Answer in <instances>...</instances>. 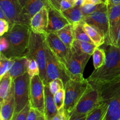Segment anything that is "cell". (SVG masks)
<instances>
[{"label": "cell", "instance_id": "cell-2", "mask_svg": "<svg viewBox=\"0 0 120 120\" xmlns=\"http://www.w3.org/2000/svg\"><path fill=\"white\" fill-rule=\"evenodd\" d=\"M30 31V26L24 23H15L3 35L10 43L12 59L26 56Z\"/></svg>", "mask_w": 120, "mask_h": 120}, {"label": "cell", "instance_id": "cell-33", "mask_svg": "<svg viewBox=\"0 0 120 120\" xmlns=\"http://www.w3.org/2000/svg\"><path fill=\"white\" fill-rule=\"evenodd\" d=\"M64 100H65V91L64 89L59 90L54 95V101L56 104L57 110H60L64 107Z\"/></svg>", "mask_w": 120, "mask_h": 120}, {"label": "cell", "instance_id": "cell-36", "mask_svg": "<svg viewBox=\"0 0 120 120\" xmlns=\"http://www.w3.org/2000/svg\"><path fill=\"white\" fill-rule=\"evenodd\" d=\"M43 115L45 114L41 113L38 110L31 107L26 120H39Z\"/></svg>", "mask_w": 120, "mask_h": 120}, {"label": "cell", "instance_id": "cell-46", "mask_svg": "<svg viewBox=\"0 0 120 120\" xmlns=\"http://www.w3.org/2000/svg\"><path fill=\"white\" fill-rule=\"evenodd\" d=\"M28 1V0H19L20 3H21V5L22 6V7H24V5L26 4V3Z\"/></svg>", "mask_w": 120, "mask_h": 120}, {"label": "cell", "instance_id": "cell-10", "mask_svg": "<svg viewBox=\"0 0 120 120\" xmlns=\"http://www.w3.org/2000/svg\"><path fill=\"white\" fill-rule=\"evenodd\" d=\"M30 103L31 107L45 114V84L39 75L30 78Z\"/></svg>", "mask_w": 120, "mask_h": 120}, {"label": "cell", "instance_id": "cell-18", "mask_svg": "<svg viewBox=\"0 0 120 120\" xmlns=\"http://www.w3.org/2000/svg\"><path fill=\"white\" fill-rule=\"evenodd\" d=\"M1 104V120H11L15 112L14 83L12 82L10 91L7 98L0 103Z\"/></svg>", "mask_w": 120, "mask_h": 120}, {"label": "cell", "instance_id": "cell-15", "mask_svg": "<svg viewBox=\"0 0 120 120\" xmlns=\"http://www.w3.org/2000/svg\"><path fill=\"white\" fill-rule=\"evenodd\" d=\"M83 21L98 27L105 34L106 36L109 28L107 5L102 8L101 9L97 11L85 16Z\"/></svg>", "mask_w": 120, "mask_h": 120}, {"label": "cell", "instance_id": "cell-47", "mask_svg": "<svg viewBox=\"0 0 120 120\" xmlns=\"http://www.w3.org/2000/svg\"><path fill=\"white\" fill-rule=\"evenodd\" d=\"M86 117H87V116H85V117H81V118H76V119H75L74 120H86Z\"/></svg>", "mask_w": 120, "mask_h": 120}, {"label": "cell", "instance_id": "cell-28", "mask_svg": "<svg viewBox=\"0 0 120 120\" xmlns=\"http://www.w3.org/2000/svg\"><path fill=\"white\" fill-rule=\"evenodd\" d=\"M73 32L75 40L93 43L87 34L84 31L82 22L78 24L73 25Z\"/></svg>", "mask_w": 120, "mask_h": 120}, {"label": "cell", "instance_id": "cell-42", "mask_svg": "<svg viewBox=\"0 0 120 120\" xmlns=\"http://www.w3.org/2000/svg\"><path fill=\"white\" fill-rule=\"evenodd\" d=\"M120 120V108L112 116H111V117L109 118H108L107 120Z\"/></svg>", "mask_w": 120, "mask_h": 120}, {"label": "cell", "instance_id": "cell-12", "mask_svg": "<svg viewBox=\"0 0 120 120\" xmlns=\"http://www.w3.org/2000/svg\"><path fill=\"white\" fill-rule=\"evenodd\" d=\"M0 8L5 14L10 28L15 23L25 24L19 0H0Z\"/></svg>", "mask_w": 120, "mask_h": 120}, {"label": "cell", "instance_id": "cell-1", "mask_svg": "<svg viewBox=\"0 0 120 120\" xmlns=\"http://www.w3.org/2000/svg\"><path fill=\"white\" fill-rule=\"evenodd\" d=\"M104 50L106 54L105 64L95 70L87 79L91 85L106 82L120 75V48L109 45Z\"/></svg>", "mask_w": 120, "mask_h": 120}, {"label": "cell", "instance_id": "cell-29", "mask_svg": "<svg viewBox=\"0 0 120 120\" xmlns=\"http://www.w3.org/2000/svg\"><path fill=\"white\" fill-rule=\"evenodd\" d=\"M14 63L13 59L7 58L3 54H0V79L8 73Z\"/></svg>", "mask_w": 120, "mask_h": 120}, {"label": "cell", "instance_id": "cell-20", "mask_svg": "<svg viewBox=\"0 0 120 120\" xmlns=\"http://www.w3.org/2000/svg\"><path fill=\"white\" fill-rule=\"evenodd\" d=\"M57 111L54 101V95L50 91L49 84H46L45 85V117L52 119Z\"/></svg>", "mask_w": 120, "mask_h": 120}, {"label": "cell", "instance_id": "cell-39", "mask_svg": "<svg viewBox=\"0 0 120 120\" xmlns=\"http://www.w3.org/2000/svg\"><path fill=\"white\" fill-rule=\"evenodd\" d=\"M52 120H68V116H67L66 111L64 110V107L58 110L56 114L54 116Z\"/></svg>", "mask_w": 120, "mask_h": 120}, {"label": "cell", "instance_id": "cell-38", "mask_svg": "<svg viewBox=\"0 0 120 120\" xmlns=\"http://www.w3.org/2000/svg\"><path fill=\"white\" fill-rule=\"evenodd\" d=\"M75 6H76V2L74 0H62L60 4V11L61 12H63L67 9L73 8Z\"/></svg>", "mask_w": 120, "mask_h": 120}, {"label": "cell", "instance_id": "cell-24", "mask_svg": "<svg viewBox=\"0 0 120 120\" xmlns=\"http://www.w3.org/2000/svg\"><path fill=\"white\" fill-rule=\"evenodd\" d=\"M97 47L93 43L75 40L71 48L79 53L87 54L92 56Z\"/></svg>", "mask_w": 120, "mask_h": 120}, {"label": "cell", "instance_id": "cell-19", "mask_svg": "<svg viewBox=\"0 0 120 120\" xmlns=\"http://www.w3.org/2000/svg\"><path fill=\"white\" fill-rule=\"evenodd\" d=\"M83 29L94 44L97 47L104 45L105 42V35L100 29L94 25L90 24L83 21L82 22Z\"/></svg>", "mask_w": 120, "mask_h": 120}, {"label": "cell", "instance_id": "cell-13", "mask_svg": "<svg viewBox=\"0 0 120 120\" xmlns=\"http://www.w3.org/2000/svg\"><path fill=\"white\" fill-rule=\"evenodd\" d=\"M45 36L46 42L54 55L64 66L66 63L70 48H69L58 37L56 33L48 32Z\"/></svg>", "mask_w": 120, "mask_h": 120}, {"label": "cell", "instance_id": "cell-21", "mask_svg": "<svg viewBox=\"0 0 120 120\" xmlns=\"http://www.w3.org/2000/svg\"><path fill=\"white\" fill-rule=\"evenodd\" d=\"M12 59H14V63L8 73L14 80L16 77L27 73L28 58L26 56H23Z\"/></svg>", "mask_w": 120, "mask_h": 120}, {"label": "cell", "instance_id": "cell-23", "mask_svg": "<svg viewBox=\"0 0 120 120\" xmlns=\"http://www.w3.org/2000/svg\"><path fill=\"white\" fill-rule=\"evenodd\" d=\"M55 33H56L58 37L68 48H71L73 43L75 40L73 32V25L69 23L62 29Z\"/></svg>", "mask_w": 120, "mask_h": 120}, {"label": "cell", "instance_id": "cell-3", "mask_svg": "<svg viewBox=\"0 0 120 120\" xmlns=\"http://www.w3.org/2000/svg\"><path fill=\"white\" fill-rule=\"evenodd\" d=\"M26 57L34 59L38 63L40 69L39 76L45 85L48 84L46 76V52L45 36L30 31Z\"/></svg>", "mask_w": 120, "mask_h": 120}, {"label": "cell", "instance_id": "cell-27", "mask_svg": "<svg viewBox=\"0 0 120 120\" xmlns=\"http://www.w3.org/2000/svg\"><path fill=\"white\" fill-rule=\"evenodd\" d=\"M92 56L93 59V65L95 70L99 69L105 64L106 54L104 49H101L99 47H97Z\"/></svg>", "mask_w": 120, "mask_h": 120}, {"label": "cell", "instance_id": "cell-52", "mask_svg": "<svg viewBox=\"0 0 120 120\" xmlns=\"http://www.w3.org/2000/svg\"></svg>", "mask_w": 120, "mask_h": 120}, {"label": "cell", "instance_id": "cell-44", "mask_svg": "<svg viewBox=\"0 0 120 120\" xmlns=\"http://www.w3.org/2000/svg\"><path fill=\"white\" fill-rule=\"evenodd\" d=\"M0 19H7V16H6L5 14L3 12V11L0 8Z\"/></svg>", "mask_w": 120, "mask_h": 120}, {"label": "cell", "instance_id": "cell-51", "mask_svg": "<svg viewBox=\"0 0 120 120\" xmlns=\"http://www.w3.org/2000/svg\"></svg>", "mask_w": 120, "mask_h": 120}, {"label": "cell", "instance_id": "cell-26", "mask_svg": "<svg viewBox=\"0 0 120 120\" xmlns=\"http://www.w3.org/2000/svg\"><path fill=\"white\" fill-rule=\"evenodd\" d=\"M109 104L101 103L87 116L86 120H104L107 112Z\"/></svg>", "mask_w": 120, "mask_h": 120}, {"label": "cell", "instance_id": "cell-49", "mask_svg": "<svg viewBox=\"0 0 120 120\" xmlns=\"http://www.w3.org/2000/svg\"><path fill=\"white\" fill-rule=\"evenodd\" d=\"M45 120H52V119H49V118H47L45 117Z\"/></svg>", "mask_w": 120, "mask_h": 120}, {"label": "cell", "instance_id": "cell-9", "mask_svg": "<svg viewBox=\"0 0 120 120\" xmlns=\"http://www.w3.org/2000/svg\"><path fill=\"white\" fill-rule=\"evenodd\" d=\"M109 28L105 36L107 46L117 45L118 33L120 28V5L107 4Z\"/></svg>", "mask_w": 120, "mask_h": 120}, {"label": "cell", "instance_id": "cell-30", "mask_svg": "<svg viewBox=\"0 0 120 120\" xmlns=\"http://www.w3.org/2000/svg\"><path fill=\"white\" fill-rule=\"evenodd\" d=\"M107 4H86L82 7V10L84 17L97 11L101 9L105 6Z\"/></svg>", "mask_w": 120, "mask_h": 120}, {"label": "cell", "instance_id": "cell-35", "mask_svg": "<svg viewBox=\"0 0 120 120\" xmlns=\"http://www.w3.org/2000/svg\"><path fill=\"white\" fill-rule=\"evenodd\" d=\"M30 108H31V105H30V103H29L19 112L16 114H14V117L11 120H26L29 111H30Z\"/></svg>", "mask_w": 120, "mask_h": 120}, {"label": "cell", "instance_id": "cell-50", "mask_svg": "<svg viewBox=\"0 0 120 120\" xmlns=\"http://www.w3.org/2000/svg\"><path fill=\"white\" fill-rule=\"evenodd\" d=\"M74 1H75V2H76V1H77V0H74Z\"/></svg>", "mask_w": 120, "mask_h": 120}, {"label": "cell", "instance_id": "cell-37", "mask_svg": "<svg viewBox=\"0 0 120 120\" xmlns=\"http://www.w3.org/2000/svg\"><path fill=\"white\" fill-rule=\"evenodd\" d=\"M10 29V24L8 20L0 19V36H2L8 32Z\"/></svg>", "mask_w": 120, "mask_h": 120}, {"label": "cell", "instance_id": "cell-48", "mask_svg": "<svg viewBox=\"0 0 120 120\" xmlns=\"http://www.w3.org/2000/svg\"><path fill=\"white\" fill-rule=\"evenodd\" d=\"M39 120H45V115H43V116H42V117H41V119Z\"/></svg>", "mask_w": 120, "mask_h": 120}, {"label": "cell", "instance_id": "cell-6", "mask_svg": "<svg viewBox=\"0 0 120 120\" xmlns=\"http://www.w3.org/2000/svg\"><path fill=\"white\" fill-rule=\"evenodd\" d=\"M15 98L14 114L19 112L30 103V77L28 73L13 80Z\"/></svg>", "mask_w": 120, "mask_h": 120}, {"label": "cell", "instance_id": "cell-11", "mask_svg": "<svg viewBox=\"0 0 120 120\" xmlns=\"http://www.w3.org/2000/svg\"><path fill=\"white\" fill-rule=\"evenodd\" d=\"M92 86L99 92L101 103L109 104L112 100L120 96V75L106 82Z\"/></svg>", "mask_w": 120, "mask_h": 120}, {"label": "cell", "instance_id": "cell-45", "mask_svg": "<svg viewBox=\"0 0 120 120\" xmlns=\"http://www.w3.org/2000/svg\"><path fill=\"white\" fill-rule=\"evenodd\" d=\"M117 46L120 47V28L119 33H118V40H117Z\"/></svg>", "mask_w": 120, "mask_h": 120}, {"label": "cell", "instance_id": "cell-32", "mask_svg": "<svg viewBox=\"0 0 120 120\" xmlns=\"http://www.w3.org/2000/svg\"><path fill=\"white\" fill-rule=\"evenodd\" d=\"M27 73L30 78L36 75H39V66L38 63L35 60L28 59Z\"/></svg>", "mask_w": 120, "mask_h": 120}, {"label": "cell", "instance_id": "cell-5", "mask_svg": "<svg viewBox=\"0 0 120 120\" xmlns=\"http://www.w3.org/2000/svg\"><path fill=\"white\" fill-rule=\"evenodd\" d=\"M100 103V97L98 90L90 84L87 91L70 114L68 120H74L87 116Z\"/></svg>", "mask_w": 120, "mask_h": 120}, {"label": "cell", "instance_id": "cell-22", "mask_svg": "<svg viewBox=\"0 0 120 120\" xmlns=\"http://www.w3.org/2000/svg\"><path fill=\"white\" fill-rule=\"evenodd\" d=\"M70 24L76 25L83 22L84 16L82 10V7L75 6L73 8L62 12Z\"/></svg>", "mask_w": 120, "mask_h": 120}, {"label": "cell", "instance_id": "cell-16", "mask_svg": "<svg viewBox=\"0 0 120 120\" xmlns=\"http://www.w3.org/2000/svg\"><path fill=\"white\" fill-rule=\"evenodd\" d=\"M45 7L50 8L48 0H28L23 7L25 23L30 26L32 18Z\"/></svg>", "mask_w": 120, "mask_h": 120}, {"label": "cell", "instance_id": "cell-8", "mask_svg": "<svg viewBox=\"0 0 120 120\" xmlns=\"http://www.w3.org/2000/svg\"><path fill=\"white\" fill-rule=\"evenodd\" d=\"M46 76L48 84L53 80L60 79L65 83L70 79L64 67L56 57L46 42Z\"/></svg>", "mask_w": 120, "mask_h": 120}, {"label": "cell", "instance_id": "cell-25", "mask_svg": "<svg viewBox=\"0 0 120 120\" xmlns=\"http://www.w3.org/2000/svg\"><path fill=\"white\" fill-rule=\"evenodd\" d=\"M12 82V79L8 73L0 79V103H2L9 94Z\"/></svg>", "mask_w": 120, "mask_h": 120}, {"label": "cell", "instance_id": "cell-4", "mask_svg": "<svg viewBox=\"0 0 120 120\" xmlns=\"http://www.w3.org/2000/svg\"><path fill=\"white\" fill-rule=\"evenodd\" d=\"M90 86V83L86 79L83 80L69 79L65 83L64 88L65 100L63 107L68 116V120L70 114Z\"/></svg>", "mask_w": 120, "mask_h": 120}, {"label": "cell", "instance_id": "cell-41", "mask_svg": "<svg viewBox=\"0 0 120 120\" xmlns=\"http://www.w3.org/2000/svg\"><path fill=\"white\" fill-rule=\"evenodd\" d=\"M108 0H84L83 5L86 4H108Z\"/></svg>", "mask_w": 120, "mask_h": 120}, {"label": "cell", "instance_id": "cell-34", "mask_svg": "<svg viewBox=\"0 0 120 120\" xmlns=\"http://www.w3.org/2000/svg\"><path fill=\"white\" fill-rule=\"evenodd\" d=\"M49 86L52 93L55 95L59 90L64 89V84L62 79H56L49 83Z\"/></svg>", "mask_w": 120, "mask_h": 120}, {"label": "cell", "instance_id": "cell-43", "mask_svg": "<svg viewBox=\"0 0 120 120\" xmlns=\"http://www.w3.org/2000/svg\"><path fill=\"white\" fill-rule=\"evenodd\" d=\"M108 4L112 5H120V0H108Z\"/></svg>", "mask_w": 120, "mask_h": 120}, {"label": "cell", "instance_id": "cell-14", "mask_svg": "<svg viewBox=\"0 0 120 120\" xmlns=\"http://www.w3.org/2000/svg\"><path fill=\"white\" fill-rule=\"evenodd\" d=\"M48 22L49 8L45 7L35 14L30 19L31 30L36 34L46 35L48 33Z\"/></svg>", "mask_w": 120, "mask_h": 120}, {"label": "cell", "instance_id": "cell-17", "mask_svg": "<svg viewBox=\"0 0 120 120\" xmlns=\"http://www.w3.org/2000/svg\"><path fill=\"white\" fill-rule=\"evenodd\" d=\"M69 23L62 12L52 8H49L48 32H56Z\"/></svg>", "mask_w": 120, "mask_h": 120}, {"label": "cell", "instance_id": "cell-31", "mask_svg": "<svg viewBox=\"0 0 120 120\" xmlns=\"http://www.w3.org/2000/svg\"><path fill=\"white\" fill-rule=\"evenodd\" d=\"M0 52L7 58L12 59L10 43L4 36H1L0 38Z\"/></svg>", "mask_w": 120, "mask_h": 120}, {"label": "cell", "instance_id": "cell-7", "mask_svg": "<svg viewBox=\"0 0 120 120\" xmlns=\"http://www.w3.org/2000/svg\"><path fill=\"white\" fill-rule=\"evenodd\" d=\"M91 55L79 53L72 48H70L69 56L64 69L70 79L83 80V71Z\"/></svg>", "mask_w": 120, "mask_h": 120}, {"label": "cell", "instance_id": "cell-40", "mask_svg": "<svg viewBox=\"0 0 120 120\" xmlns=\"http://www.w3.org/2000/svg\"><path fill=\"white\" fill-rule=\"evenodd\" d=\"M50 8H54L57 10L60 11V4L62 0H48Z\"/></svg>", "mask_w": 120, "mask_h": 120}]
</instances>
